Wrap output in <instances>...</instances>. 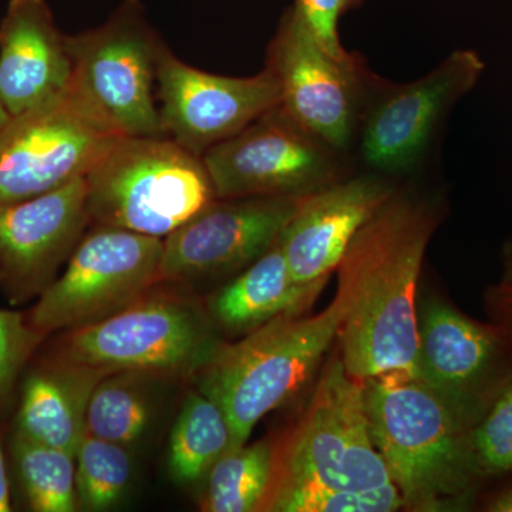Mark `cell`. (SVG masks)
Masks as SVG:
<instances>
[{"label":"cell","instance_id":"obj_1","mask_svg":"<svg viewBox=\"0 0 512 512\" xmlns=\"http://www.w3.org/2000/svg\"><path fill=\"white\" fill-rule=\"evenodd\" d=\"M439 224V208L397 188L346 249L336 269L346 302L338 338L355 379L419 376L417 284Z\"/></svg>","mask_w":512,"mask_h":512},{"label":"cell","instance_id":"obj_2","mask_svg":"<svg viewBox=\"0 0 512 512\" xmlns=\"http://www.w3.org/2000/svg\"><path fill=\"white\" fill-rule=\"evenodd\" d=\"M370 436L409 510L470 507L484 480L470 427L427 384L406 376L365 380Z\"/></svg>","mask_w":512,"mask_h":512},{"label":"cell","instance_id":"obj_3","mask_svg":"<svg viewBox=\"0 0 512 512\" xmlns=\"http://www.w3.org/2000/svg\"><path fill=\"white\" fill-rule=\"evenodd\" d=\"M346 315L340 293L315 316H282L225 346L195 377L220 404L231 427V450L245 446L256 424L301 390L338 338Z\"/></svg>","mask_w":512,"mask_h":512},{"label":"cell","instance_id":"obj_4","mask_svg":"<svg viewBox=\"0 0 512 512\" xmlns=\"http://www.w3.org/2000/svg\"><path fill=\"white\" fill-rule=\"evenodd\" d=\"M90 221L164 239L217 200L201 157L173 138L121 136L84 175Z\"/></svg>","mask_w":512,"mask_h":512},{"label":"cell","instance_id":"obj_5","mask_svg":"<svg viewBox=\"0 0 512 512\" xmlns=\"http://www.w3.org/2000/svg\"><path fill=\"white\" fill-rule=\"evenodd\" d=\"M228 343L201 303L181 293H147L110 318L63 332L49 355L103 372L197 377Z\"/></svg>","mask_w":512,"mask_h":512},{"label":"cell","instance_id":"obj_6","mask_svg":"<svg viewBox=\"0 0 512 512\" xmlns=\"http://www.w3.org/2000/svg\"><path fill=\"white\" fill-rule=\"evenodd\" d=\"M276 484H315L362 491L392 484L370 436L365 382L332 357L308 410L276 456Z\"/></svg>","mask_w":512,"mask_h":512},{"label":"cell","instance_id":"obj_7","mask_svg":"<svg viewBox=\"0 0 512 512\" xmlns=\"http://www.w3.org/2000/svg\"><path fill=\"white\" fill-rule=\"evenodd\" d=\"M163 247L164 239L97 225L37 298L30 323L47 338L116 315L161 284Z\"/></svg>","mask_w":512,"mask_h":512},{"label":"cell","instance_id":"obj_8","mask_svg":"<svg viewBox=\"0 0 512 512\" xmlns=\"http://www.w3.org/2000/svg\"><path fill=\"white\" fill-rule=\"evenodd\" d=\"M121 137L74 86L0 131V205L29 200L84 177Z\"/></svg>","mask_w":512,"mask_h":512},{"label":"cell","instance_id":"obj_9","mask_svg":"<svg viewBox=\"0 0 512 512\" xmlns=\"http://www.w3.org/2000/svg\"><path fill=\"white\" fill-rule=\"evenodd\" d=\"M343 154L278 106L208 148L201 160L220 200L305 197L346 177Z\"/></svg>","mask_w":512,"mask_h":512},{"label":"cell","instance_id":"obj_10","mask_svg":"<svg viewBox=\"0 0 512 512\" xmlns=\"http://www.w3.org/2000/svg\"><path fill=\"white\" fill-rule=\"evenodd\" d=\"M266 67L281 87L279 106L286 116L328 146L349 151L377 77L365 60L330 56L289 8L269 45Z\"/></svg>","mask_w":512,"mask_h":512},{"label":"cell","instance_id":"obj_11","mask_svg":"<svg viewBox=\"0 0 512 512\" xmlns=\"http://www.w3.org/2000/svg\"><path fill=\"white\" fill-rule=\"evenodd\" d=\"M73 83L101 119L121 136H165L153 96L158 45L137 0H128L109 22L67 36Z\"/></svg>","mask_w":512,"mask_h":512},{"label":"cell","instance_id":"obj_12","mask_svg":"<svg viewBox=\"0 0 512 512\" xmlns=\"http://www.w3.org/2000/svg\"><path fill=\"white\" fill-rule=\"evenodd\" d=\"M484 60L458 49L420 79L406 84L376 77L360 120V156L373 170L404 173L420 163L450 110L480 82Z\"/></svg>","mask_w":512,"mask_h":512},{"label":"cell","instance_id":"obj_13","mask_svg":"<svg viewBox=\"0 0 512 512\" xmlns=\"http://www.w3.org/2000/svg\"><path fill=\"white\" fill-rule=\"evenodd\" d=\"M417 373L473 430L512 380V336L431 301L419 319Z\"/></svg>","mask_w":512,"mask_h":512},{"label":"cell","instance_id":"obj_14","mask_svg":"<svg viewBox=\"0 0 512 512\" xmlns=\"http://www.w3.org/2000/svg\"><path fill=\"white\" fill-rule=\"evenodd\" d=\"M305 197L217 198L164 238L161 282L194 288L244 271L275 244Z\"/></svg>","mask_w":512,"mask_h":512},{"label":"cell","instance_id":"obj_15","mask_svg":"<svg viewBox=\"0 0 512 512\" xmlns=\"http://www.w3.org/2000/svg\"><path fill=\"white\" fill-rule=\"evenodd\" d=\"M156 80L165 134L202 156L281 104V87L265 67L251 77H225L181 62L158 49Z\"/></svg>","mask_w":512,"mask_h":512},{"label":"cell","instance_id":"obj_16","mask_svg":"<svg viewBox=\"0 0 512 512\" xmlns=\"http://www.w3.org/2000/svg\"><path fill=\"white\" fill-rule=\"evenodd\" d=\"M86 178L29 200L0 205V286L10 302L39 298L89 224Z\"/></svg>","mask_w":512,"mask_h":512},{"label":"cell","instance_id":"obj_17","mask_svg":"<svg viewBox=\"0 0 512 512\" xmlns=\"http://www.w3.org/2000/svg\"><path fill=\"white\" fill-rule=\"evenodd\" d=\"M396 190L383 174H365L306 195L279 235L293 281L326 284L359 229Z\"/></svg>","mask_w":512,"mask_h":512},{"label":"cell","instance_id":"obj_18","mask_svg":"<svg viewBox=\"0 0 512 512\" xmlns=\"http://www.w3.org/2000/svg\"><path fill=\"white\" fill-rule=\"evenodd\" d=\"M72 77L67 36L46 0H9L0 20V100L10 116L52 99Z\"/></svg>","mask_w":512,"mask_h":512},{"label":"cell","instance_id":"obj_19","mask_svg":"<svg viewBox=\"0 0 512 512\" xmlns=\"http://www.w3.org/2000/svg\"><path fill=\"white\" fill-rule=\"evenodd\" d=\"M109 375L52 355L26 367L18 389L13 429L26 439L76 457L86 436V413L94 387Z\"/></svg>","mask_w":512,"mask_h":512},{"label":"cell","instance_id":"obj_20","mask_svg":"<svg viewBox=\"0 0 512 512\" xmlns=\"http://www.w3.org/2000/svg\"><path fill=\"white\" fill-rule=\"evenodd\" d=\"M325 285L293 281L278 238L237 278L212 292L205 308L222 335L245 336L282 316H301Z\"/></svg>","mask_w":512,"mask_h":512},{"label":"cell","instance_id":"obj_21","mask_svg":"<svg viewBox=\"0 0 512 512\" xmlns=\"http://www.w3.org/2000/svg\"><path fill=\"white\" fill-rule=\"evenodd\" d=\"M154 373L121 370L94 387L86 413L87 433L130 447L146 436L158 414L161 380Z\"/></svg>","mask_w":512,"mask_h":512},{"label":"cell","instance_id":"obj_22","mask_svg":"<svg viewBox=\"0 0 512 512\" xmlns=\"http://www.w3.org/2000/svg\"><path fill=\"white\" fill-rule=\"evenodd\" d=\"M231 443V427L224 410L197 387L185 397L171 430L168 476L181 487L200 484Z\"/></svg>","mask_w":512,"mask_h":512},{"label":"cell","instance_id":"obj_23","mask_svg":"<svg viewBox=\"0 0 512 512\" xmlns=\"http://www.w3.org/2000/svg\"><path fill=\"white\" fill-rule=\"evenodd\" d=\"M9 453L20 498L35 512L79 510L76 457L60 448L26 439L12 431Z\"/></svg>","mask_w":512,"mask_h":512},{"label":"cell","instance_id":"obj_24","mask_svg":"<svg viewBox=\"0 0 512 512\" xmlns=\"http://www.w3.org/2000/svg\"><path fill=\"white\" fill-rule=\"evenodd\" d=\"M276 453L268 441L227 451L205 477L201 510L262 511L275 476Z\"/></svg>","mask_w":512,"mask_h":512},{"label":"cell","instance_id":"obj_25","mask_svg":"<svg viewBox=\"0 0 512 512\" xmlns=\"http://www.w3.org/2000/svg\"><path fill=\"white\" fill-rule=\"evenodd\" d=\"M133 476L128 447L86 433L76 451V493L79 508L107 511L126 495Z\"/></svg>","mask_w":512,"mask_h":512},{"label":"cell","instance_id":"obj_26","mask_svg":"<svg viewBox=\"0 0 512 512\" xmlns=\"http://www.w3.org/2000/svg\"><path fill=\"white\" fill-rule=\"evenodd\" d=\"M396 485L353 491L315 484L272 485L262 511L392 512L403 508Z\"/></svg>","mask_w":512,"mask_h":512},{"label":"cell","instance_id":"obj_27","mask_svg":"<svg viewBox=\"0 0 512 512\" xmlns=\"http://www.w3.org/2000/svg\"><path fill=\"white\" fill-rule=\"evenodd\" d=\"M45 339L28 313L0 309V417L15 400L20 379Z\"/></svg>","mask_w":512,"mask_h":512},{"label":"cell","instance_id":"obj_28","mask_svg":"<svg viewBox=\"0 0 512 512\" xmlns=\"http://www.w3.org/2000/svg\"><path fill=\"white\" fill-rule=\"evenodd\" d=\"M484 477L512 473V380L471 431Z\"/></svg>","mask_w":512,"mask_h":512},{"label":"cell","instance_id":"obj_29","mask_svg":"<svg viewBox=\"0 0 512 512\" xmlns=\"http://www.w3.org/2000/svg\"><path fill=\"white\" fill-rule=\"evenodd\" d=\"M292 8L330 56L338 60H350L355 56L343 47L339 39V19L346 13L343 0H295Z\"/></svg>","mask_w":512,"mask_h":512},{"label":"cell","instance_id":"obj_30","mask_svg":"<svg viewBox=\"0 0 512 512\" xmlns=\"http://www.w3.org/2000/svg\"><path fill=\"white\" fill-rule=\"evenodd\" d=\"M488 306L494 322L503 326L512 336V285L501 282L495 286L488 296Z\"/></svg>","mask_w":512,"mask_h":512},{"label":"cell","instance_id":"obj_31","mask_svg":"<svg viewBox=\"0 0 512 512\" xmlns=\"http://www.w3.org/2000/svg\"><path fill=\"white\" fill-rule=\"evenodd\" d=\"M12 481H10L8 458L0 443V512L13 510Z\"/></svg>","mask_w":512,"mask_h":512},{"label":"cell","instance_id":"obj_32","mask_svg":"<svg viewBox=\"0 0 512 512\" xmlns=\"http://www.w3.org/2000/svg\"><path fill=\"white\" fill-rule=\"evenodd\" d=\"M490 512H512V484L488 498L484 507Z\"/></svg>","mask_w":512,"mask_h":512},{"label":"cell","instance_id":"obj_33","mask_svg":"<svg viewBox=\"0 0 512 512\" xmlns=\"http://www.w3.org/2000/svg\"><path fill=\"white\" fill-rule=\"evenodd\" d=\"M504 284L512 285V241L507 242L503 249V279Z\"/></svg>","mask_w":512,"mask_h":512},{"label":"cell","instance_id":"obj_34","mask_svg":"<svg viewBox=\"0 0 512 512\" xmlns=\"http://www.w3.org/2000/svg\"><path fill=\"white\" fill-rule=\"evenodd\" d=\"M12 119V116H10V113L8 109H6L5 106H3L2 100H0V131L5 128L6 124L9 123V120Z\"/></svg>","mask_w":512,"mask_h":512},{"label":"cell","instance_id":"obj_35","mask_svg":"<svg viewBox=\"0 0 512 512\" xmlns=\"http://www.w3.org/2000/svg\"><path fill=\"white\" fill-rule=\"evenodd\" d=\"M363 0H343L345 3V10L349 12V10L357 8V6L362 5Z\"/></svg>","mask_w":512,"mask_h":512}]
</instances>
